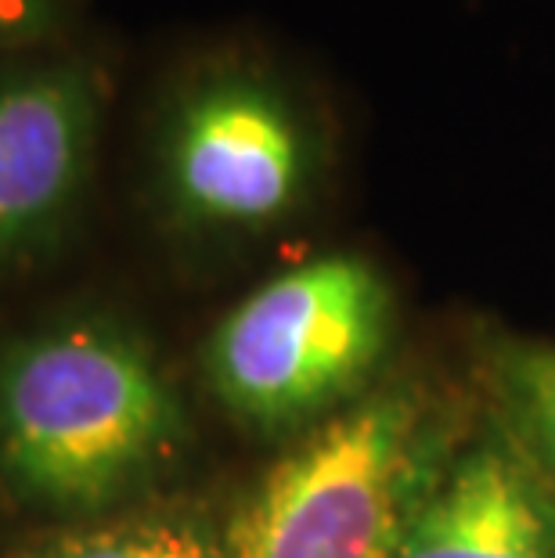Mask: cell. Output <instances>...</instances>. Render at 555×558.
I'll return each instance as SVG.
<instances>
[{
    "mask_svg": "<svg viewBox=\"0 0 555 558\" xmlns=\"http://www.w3.org/2000/svg\"><path fill=\"white\" fill-rule=\"evenodd\" d=\"M192 418L134 320L55 314L0 347V501L37 530L162 505Z\"/></svg>",
    "mask_w": 555,
    "mask_h": 558,
    "instance_id": "cell-1",
    "label": "cell"
},
{
    "mask_svg": "<svg viewBox=\"0 0 555 558\" xmlns=\"http://www.w3.org/2000/svg\"><path fill=\"white\" fill-rule=\"evenodd\" d=\"M148 209L173 245L228 253L297 231L336 181L339 130L322 90L267 44L198 47L148 120Z\"/></svg>",
    "mask_w": 555,
    "mask_h": 558,
    "instance_id": "cell-2",
    "label": "cell"
},
{
    "mask_svg": "<svg viewBox=\"0 0 555 558\" xmlns=\"http://www.w3.org/2000/svg\"><path fill=\"white\" fill-rule=\"evenodd\" d=\"M466 425L397 558H555V494L491 411Z\"/></svg>",
    "mask_w": 555,
    "mask_h": 558,
    "instance_id": "cell-6",
    "label": "cell"
},
{
    "mask_svg": "<svg viewBox=\"0 0 555 558\" xmlns=\"http://www.w3.org/2000/svg\"><path fill=\"white\" fill-rule=\"evenodd\" d=\"M109 76L91 54L37 51L0 69V278L55 253L91 195Z\"/></svg>",
    "mask_w": 555,
    "mask_h": 558,
    "instance_id": "cell-5",
    "label": "cell"
},
{
    "mask_svg": "<svg viewBox=\"0 0 555 558\" xmlns=\"http://www.w3.org/2000/svg\"><path fill=\"white\" fill-rule=\"evenodd\" d=\"M65 22V0H0V65L47 51Z\"/></svg>",
    "mask_w": 555,
    "mask_h": 558,
    "instance_id": "cell-9",
    "label": "cell"
},
{
    "mask_svg": "<svg viewBox=\"0 0 555 558\" xmlns=\"http://www.w3.org/2000/svg\"><path fill=\"white\" fill-rule=\"evenodd\" d=\"M466 425L426 383H379L242 486L220 558H397Z\"/></svg>",
    "mask_w": 555,
    "mask_h": 558,
    "instance_id": "cell-3",
    "label": "cell"
},
{
    "mask_svg": "<svg viewBox=\"0 0 555 558\" xmlns=\"http://www.w3.org/2000/svg\"><path fill=\"white\" fill-rule=\"evenodd\" d=\"M483 383L491 414L555 494V342L494 339Z\"/></svg>",
    "mask_w": 555,
    "mask_h": 558,
    "instance_id": "cell-8",
    "label": "cell"
},
{
    "mask_svg": "<svg viewBox=\"0 0 555 558\" xmlns=\"http://www.w3.org/2000/svg\"><path fill=\"white\" fill-rule=\"evenodd\" d=\"M4 558H220V541L217 522L162 501L87 526L37 530Z\"/></svg>",
    "mask_w": 555,
    "mask_h": 558,
    "instance_id": "cell-7",
    "label": "cell"
},
{
    "mask_svg": "<svg viewBox=\"0 0 555 558\" xmlns=\"http://www.w3.org/2000/svg\"><path fill=\"white\" fill-rule=\"evenodd\" d=\"M394 331L386 270L358 248H328L260 281L217 320L206 386L242 429L297 439L383 383Z\"/></svg>",
    "mask_w": 555,
    "mask_h": 558,
    "instance_id": "cell-4",
    "label": "cell"
}]
</instances>
